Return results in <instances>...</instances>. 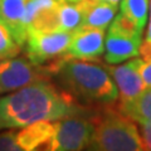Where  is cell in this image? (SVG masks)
Masks as SVG:
<instances>
[{"instance_id": "1", "label": "cell", "mask_w": 151, "mask_h": 151, "mask_svg": "<svg viewBox=\"0 0 151 151\" xmlns=\"http://www.w3.org/2000/svg\"><path fill=\"white\" fill-rule=\"evenodd\" d=\"M97 108L79 103L67 91L50 83L49 78L39 79L0 98V131L78 113H93Z\"/></svg>"}, {"instance_id": "2", "label": "cell", "mask_w": 151, "mask_h": 151, "mask_svg": "<svg viewBox=\"0 0 151 151\" xmlns=\"http://www.w3.org/2000/svg\"><path fill=\"white\" fill-rule=\"evenodd\" d=\"M54 76L64 91L84 106L97 108L119 100V89L105 65L91 60L65 59Z\"/></svg>"}, {"instance_id": "3", "label": "cell", "mask_w": 151, "mask_h": 151, "mask_svg": "<svg viewBox=\"0 0 151 151\" xmlns=\"http://www.w3.org/2000/svg\"><path fill=\"white\" fill-rule=\"evenodd\" d=\"M94 130L88 150L142 151L141 134L135 121L122 113L115 103L98 107L92 116Z\"/></svg>"}, {"instance_id": "4", "label": "cell", "mask_w": 151, "mask_h": 151, "mask_svg": "<svg viewBox=\"0 0 151 151\" xmlns=\"http://www.w3.org/2000/svg\"><path fill=\"white\" fill-rule=\"evenodd\" d=\"M142 30L120 13L110 24L105 37V60L107 64H120L140 55Z\"/></svg>"}, {"instance_id": "5", "label": "cell", "mask_w": 151, "mask_h": 151, "mask_svg": "<svg viewBox=\"0 0 151 151\" xmlns=\"http://www.w3.org/2000/svg\"><path fill=\"white\" fill-rule=\"evenodd\" d=\"M94 112L78 113L55 120L53 137L45 151H78L87 149L94 130L92 121Z\"/></svg>"}, {"instance_id": "6", "label": "cell", "mask_w": 151, "mask_h": 151, "mask_svg": "<svg viewBox=\"0 0 151 151\" xmlns=\"http://www.w3.org/2000/svg\"><path fill=\"white\" fill-rule=\"evenodd\" d=\"M70 37L72 32L30 30L23 47L25 50V57L38 65H44L65 53Z\"/></svg>"}, {"instance_id": "7", "label": "cell", "mask_w": 151, "mask_h": 151, "mask_svg": "<svg viewBox=\"0 0 151 151\" xmlns=\"http://www.w3.org/2000/svg\"><path fill=\"white\" fill-rule=\"evenodd\" d=\"M43 65L33 63L27 57H13L0 62V94L13 92L39 79L48 78Z\"/></svg>"}, {"instance_id": "8", "label": "cell", "mask_w": 151, "mask_h": 151, "mask_svg": "<svg viewBox=\"0 0 151 151\" xmlns=\"http://www.w3.org/2000/svg\"><path fill=\"white\" fill-rule=\"evenodd\" d=\"M105 30L79 25L72 32L68 48L63 54L67 59L97 60L105 53Z\"/></svg>"}, {"instance_id": "9", "label": "cell", "mask_w": 151, "mask_h": 151, "mask_svg": "<svg viewBox=\"0 0 151 151\" xmlns=\"http://www.w3.org/2000/svg\"><path fill=\"white\" fill-rule=\"evenodd\" d=\"M142 63V59L135 58L124 64L120 63V65H105L119 89V100H117L119 102L132 100L146 88L142 76H141Z\"/></svg>"}, {"instance_id": "10", "label": "cell", "mask_w": 151, "mask_h": 151, "mask_svg": "<svg viewBox=\"0 0 151 151\" xmlns=\"http://www.w3.org/2000/svg\"><path fill=\"white\" fill-rule=\"evenodd\" d=\"M54 134V121H39L17 129V145L19 151L45 150Z\"/></svg>"}, {"instance_id": "11", "label": "cell", "mask_w": 151, "mask_h": 151, "mask_svg": "<svg viewBox=\"0 0 151 151\" xmlns=\"http://www.w3.org/2000/svg\"><path fill=\"white\" fill-rule=\"evenodd\" d=\"M82 10V25L106 30L115 19L119 5L103 0H82L79 1Z\"/></svg>"}, {"instance_id": "12", "label": "cell", "mask_w": 151, "mask_h": 151, "mask_svg": "<svg viewBox=\"0 0 151 151\" xmlns=\"http://www.w3.org/2000/svg\"><path fill=\"white\" fill-rule=\"evenodd\" d=\"M28 0H0V22L12 32L15 42L23 48L27 40V32L23 27L25 5Z\"/></svg>"}, {"instance_id": "13", "label": "cell", "mask_w": 151, "mask_h": 151, "mask_svg": "<svg viewBox=\"0 0 151 151\" xmlns=\"http://www.w3.org/2000/svg\"><path fill=\"white\" fill-rule=\"evenodd\" d=\"M116 106L137 124H151V88H145L139 96L130 101H116Z\"/></svg>"}, {"instance_id": "14", "label": "cell", "mask_w": 151, "mask_h": 151, "mask_svg": "<svg viewBox=\"0 0 151 151\" xmlns=\"http://www.w3.org/2000/svg\"><path fill=\"white\" fill-rule=\"evenodd\" d=\"M82 25V10L78 3L60 1L55 12V29L73 32Z\"/></svg>"}, {"instance_id": "15", "label": "cell", "mask_w": 151, "mask_h": 151, "mask_svg": "<svg viewBox=\"0 0 151 151\" xmlns=\"http://www.w3.org/2000/svg\"><path fill=\"white\" fill-rule=\"evenodd\" d=\"M150 0H121L120 9L126 18H129L134 24L144 30L147 22Z\"/></svg>"}, {"instance_id": "16", "label": "cell", "mask_w": 151, "mask_h": 151, "mask_svg": "<svg viewBox=\"0 0 151 151\" xmlns=\"http://www.w3.org/2000/svg\"><path fill=\"white\" fill-rule=\"evenodd\" d=\"M20 50L22 47L15 42L12 32L3 22H0V60L17 57Z\"/></svg>"}, {"instance_id": "17", "label": "cell", "mask_w": 151, "mask_h": 151, "mask_svg": "<svg viewBox=\"0 0 151 151\" xmlns=\"http://www.w3.org/2000/svg\"><path fill=\"white\" fill-rule=\"evenodd\" d=\"M145 150H151V124H139Z\"/></svg>"}, {"instance_id": "18", "label": "cell", "mask_w": 151, "mask_h": 151, "mask_svg": "<svg viewBox=\"0 0 151 151\" xmlns=\"http://www.w3.org/2000/svg\"><path fill=\"white\" fill-rule=\"evenodd\" d=\"M141 76H142L144 83L146 88H151V60L144 62L141 67Z\"/></svg>"}, {"instance_id": "19", "label": "cell", "mask_w": 151, "mask_h": 151, "mask_svg": "<svg viewBox=\"0 0 151 151\" xmlns=\"http://www.w3.org/2000/svg\"><path fill=\"white\" fill-rule=\"evenodd\" d=\"M146 42H151V12H150V23H149V28H147V33H146Z\"/></svg>"}, {"instance_id": "20", "label": "cell", "mask_w": 151, "mask_h": 151, "mask_svg": "<svg viewBox=\"0 0 151 151\" xmlns=\"http://www.w3.org/2000/svg\"><path fill=\"white\" fill-rule=\"evenodd\" d=\"M103 1H106V3H110V4H115V5H119V6H120V3H121V0H103Z\"/></svg>"}, {"instance_id": "21", "label": "cell", "mask_w": 151, "mask_h": 151, "mask_svg": "<svg viewBox=\"0 0 151 151\" xmlns=\"http://www.w3.org/2000/svg\"><path fill=\"white\" fill-rule=\"evenodd\" d=\"M64 1H68V3H79L82 0H64Z\"/></svg>"}, {"instance_id": "22", "label": "cell", "mask_w": 151, "mask_h": 151, "mask_svg": "<svg viewBox=\"0 0 151 151\" xmlns=\"http://www.w3.org/2000/svg\"><path fill=\"white\" fill-rule=\"evenodd\" d=\"M59 1H64V0H59Z\"/></svg>"}]
</instances>
